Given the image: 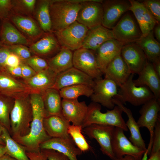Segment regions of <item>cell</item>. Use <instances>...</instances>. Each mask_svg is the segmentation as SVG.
Listing matches in <instances>:
<instances>
[{
	"label": "cell",
	"mask_w": 160,
	"mask_h": 160,
	"mask_svg": "<svg viewBox=\"0 0 160 160\" xmlns=\"http://www.w3.org/2000/svg\"><path fill=\"white\" fill-rule=\"evenodd\" d=\"M30 97L33 111L30 132L26 136L14 140L24 146L26 152H37L40 151V144L51 137L47 133L44 127L43 121L45 115L41 94L31 93Z\"/></svg>",
	"instance_id": "obj_1"
},
{
	"label": "cell",
	"mask_w": 160,
	"mask_h": 160,
	"mask_svg": "<svg viewBox=\"0 0 160 160\" xmlns=\"http://www.w3.org/2000/svg\"><path fill=\"white\" fill-rule=\"evenodd\" d=\"M32 119L30 95L15 99L10 116V135L14 139L29 133Z\"/></svg>",
	"instance_id": "obj_2"
},
{
	"label": "cell",
	"mask_w": 160,
	"mask_h": 160,
	"mask_svg": "<svg viewBox=\"0 0 160 160\" xmlns=\"http://www.w3.org/2000/svg\"><path fill=\"white\" fill-rule=\"evenodd\" d=\"M81 0H50L52 31L60 30L76 21Z\"/></svg>",
	"instance_id": "obj_3"
},
{
	"label": "cell",
	"mask_w": 160,
	"mask_h": 160,
	"mask_svg": "<svg viewBox=\"0 0 160 160\" xmlns=\"http://www.w3.org/2000/svg\"><path fill=\"white\" fill-rule=\"evenodd\" d=\"M86 117L82 125L83 128L92 124L109 125L120 127L124 131L128 129L122 116L123 111L119 106H115L105 113L101 112V106L98 103L92 102L88 106Z\"/></svg>",
	"instance_id": "obj_4"
},
{
	"label": "cell",
	"mask_w": 160,
	"mask_h": 160,
	"mask_svg": "<svg viewBox=\"0 0 160 160\" xmlns=\"http://www.w3.org/2000/svg\"><path fill=\"white\" fill-rule=\"evenodd\" d=\"M134 74L131 73L127 80L119 87L117 95L114 98L124 104L128 102L135 106L143 105L155 98L147 86H137L133 82Z\"/></svg>",
	"instance_id": "obj_5"
},
{
	"label": "cell",
	"mask_w": 160,
	"mask_h": 160,
	"mask_svg": "<svg viewBox=\"0 0 160 160\" xmlns=\"http://www.w3.org/2000/svg\"><path fill=\"white\" fill-rule=\"evenodd\" d=\"M89 29L77 21L53 32L61 47L74 51L82 47Z\"/></svg>",
	"instance_id": "obj_6"
},
{
	"label": "cell",
	"mask_w": 160,
	"mask_h": 160,
	"mask_svg": "<svg viewBox=\"0 0 160 160\" xmlns=\"http://www.w3.org/2000/svg\"><path fill=\"white\" fill-rule=\"evenodd\" d=\"M73 67L83 72L94 80L102 79L103 74L98 66L95 51L81 48L74 51Z\"/></svg>",
	"instance_id": "obj_7"
},
{
	"label": "cell",
	"mask_w": 160,
	"mask_h": 160,
	"mask_svg": "<svg viewBox=\"0 0 160 160\" xmlns=\"http://www.w3.org/2000/svg\"><path fill=\"white\" fill-rule=\"evenodd\" d=\"M115 127L93 124L84 128V134L89 138L95 139L102 153L112 160H115L111 147V141Z\"/></svg>",
	"instance_id": "obj_8"
},
{
	"label": "cell",
	"mask_w": 160,
	"mask_h": 160,
	"mask_svg": "<svg viewBox=\"0 0 160 160\" xmlns=\"http://www.w3.org/2000/svg\"><path fill=\"white\" fill-rule=\"evenodd\" d=\"M160 100L154 98L143 105L139 111L140 116L137 122L140 128L145 127L150 134L149 143L146 153L149 155L152 149L154 130L156 123L159 116Z\"/></svg>",
	"instance_id": "obj_9"
},
{
	"label": "cell",
	"mask_w": 160,
	"mask_h": 160,
	"mask_svg": "<svg viewBox=\"0 0 160 160\" xmlns=\"http://www.w3.org/2000/svg\"><path fill=\"white\" fill-rule=\"evenodd\" d=\"M103 0H81L76 21L89 29L102 24Z\"/></svg>",
	"instance_id": "obj_10"
},
{
	"label": "cell",
	"mask_w": 160,
	"mask_h": 160,
	"mask_svg": "<svg viewBox=\"0 0 160 160\" xmlns=\"http://www.w3.org/2000/svg\"><path fill=\"white\" fill-rule=\"evenodd\" d=\"M121 128L115 127L111 141L113 153L116 159L126 155L132 156L137 160H142L146 151L134 145L125 135Z\"/></svg>",
	"instance_id": "obj_11"
},
{
	"label": "cell",
	"mask_w": 160,
	"mask_h": 160,
	"mask_svg": "<svg viewBox=\"0 0 160 160\" xmlns=\"http://www.w3.org/2000/svg\"><path fill=\"white\" fill-rule=\"evenodd\" d=\"M111 30L114 39L124 45L135 43L142 36L140 29L128 13L122 17Z\"/></svg>",
	"instance_id": "obj_12"
},
{
	"label": "cell",
	"mask_w": 160,
	"mask_h": 160,
	"mask_svg": "<svg viewBox=\"0 0 160 160\" xmlns=\"http://www.w3.org/2000/svg\"><path fill=\"white\" fill-rule=\"evenodd\" d=\"M33 92L23 80L0 70V93L15 99L26 97Z\"/></svg>",
	"instance_id": "obj_13"
},
{
	"label": "cell",
	"mask_w": 160,
	"mask_h": 160,
	"mask_svg": "<svg viewBox=\"0 0 160 160\" xmlns=\"http://www.w3.org/2000/svg\"><path fill=\"white\" fill-rule=\"evenodd\" d=\"M95 84L90 97L92 102L101 104L113 109L115 104L112 99L118 94L117 86L113 81L106 79L94 80Z\"/></svg>",
	"instance_id": "obj_14"
},
{
	"label": "cell",
	"mask_w": 160,
	"mask_h": 160,
	"mask_svg": "<svg viewBox=\"0 0 160 160\" xmlns=\"http://www.w3.org/2000/svg\"><path fill=\"white\" fill-rule=\"evenodd\" d=\"M103 17L101 25L112 29L118 20L125 12L129 10L131 4L127 0H103Z\"/></svg>",
	"instance_id": "obj_15"
},
{
	"label": "cell",
	"mask_w": 160,
	"mask_h": 160,
	"mask_svg": "<svg viewBox=\"0 0 160 160\" xmlns=\"http://www.w3.org/2000/svg\"><path fill=\"white\" fill-rule=\"evenodd\" d=\"M121 55L131 73L134 74H138L148 61L142 49L135 43L124 45Z\"/></svg>",
	"instance_id": "obj_16"
},
{
	"label": "cell",
	"mask_w": 160,
	"mask_h": 160,
	"mask_svg": "<svg viewBox=\"0 0 160 160\" xmlns=\"http://www.w3.org/2000/svg\"><path fill=\"white\" fill-rule=\"evenodd\" d=\"M78 84L94 87V80L83 72L74 67L57 74L53 87L58 90L64 87Z\"/></svg>",
	"instance_id": "obj_17"
},
{
	"label": "cell",
	"mask_w": 160,
	"mask_h": 160,
	"mask_svg": "<svg viewBox=\"0 0 160 160\" xmlns=\"http://www.w3.org/2000/svg\"><path fill=\"white\" fill-rule=\"evenodd\" d=\"M63 116L74 125H81L86 117L88 107L85 101L79 102L78 99L62 100Z\"/></svg>",
	"instance_id": "obj_18"
},
{
	"label": "cell",
	"mask_w": 160,
	"mask_h": 160,
	"mask_svg": "<svg viewBox=\"0 0 160 160\" xmlns=\"http://www.w3.org/2000/svg\"><path fill=\"white\" fill-rule=\"evenodd\" d=\"M61 47L52 32L45 33L43 37L30 47L31 52L42 58H50L57 54Z\"/></svg>",
	"instance_id": "obj_19"
},
{
	"label": "cell",
	"mask_w": 160,
	"mask_h": 160,
	"mask_svg": "<svg viewBox=\"0 0 160 160\" xmlns=\"http://www.w3.org/2000/svg\"><path fill=\"white\" fill-rule=\"evenodd\" d=\"M40 148V150H54L63 154L70 160H79L77 156L80 155L82 153L76 147L72 138L65 139L51 138L42 143Z\"/></svg>",
	"instance_id": "obj_20"
},
{
	"label": "cell",
	"mask_w": 160,
	"mask_h": 160,
	"mask_svg": "<svg viewBox=\"0 0 160 160\" xmlns=\"http://www.w3.org/2000/svg\"><path fill=\"white\" fill-rule=\"evenodd\" d=\"M123 46L116 40L112 39L104 43L95 51L98 66L103 74L109 64L121 54Z\"/></svg>",
	"instance_id": "obj_21"
},
{
	"label": "cell",
	"mask_w": 160,
	"mask_h": 160,
	"mask_svg": "<svg viewBox=\"0 0 160 160\" xmlns=\"http://www.w3.org/2000/svg\"><path fill=\"white\" fill-rule=\"evenodd\" d=\"M129 10L133 13L139 24L142 36L147 35L158 23L152 16L140 1L129 0Z\"/></svg>",
	"instance_id": "obj_22"
},
{
	"label": "cell",
	"mask_w": 160,
	"mask_h": 160,
	"mask_svg": "<svg viewBox=\"0 0 160 160\" xmlns=\"http://www.w3.org/2000/svg\"><path fill=\"white\" fill-rule=\"evenodd\" d=\"M131 74L120 54L109 64L104 74V78L112 80L119 87L127 80Z\"/></svg>",
	"instance_id": "obj_23"
},
{
	"label": "cell",
	"mask_w": 160,
	"mask_h": 160,
	"mask_svg": "<svg viewBox=\"0 0 160 160\" xmlns=\"http://www.w3.org/2000/svg\"><path fill=\"white\" fill-rule=\"evenodd\" d=\"M138 74V78L133 80L135 85L147 86L151 91L155 98L160 100V77L155 71L152 63L148 61Z\"/></svg>",
	"instance_id": "obj_24"
},
{
	"label": "cell",
	"mask_w": 160,
	"mask_h": 160,
	"mask_svg": "<svg viewBox=\"0 0 160 160\" xmlns=\"http://www.w3.org/2000/svg\"><path fill=\"white\" fill-rule=\"evenodd\" d=\"M8 20L24 33L29 40L34 41L44 33L38 24L30 17L11 12Z\"/></svg>",
	"instance_id": "obj_25"
},
{
	"label": "cell",
	"mask_w": 160,
	"mask_h": 160,
	"mask_svg": "<svg viewBox=\"0 0 160 160\" xmlns=\"http://www.w3.org/2000/svg\"><path fill=\"white\" fill-rule=\"evenodd\" d=\"M70 125L63 116H51L45 117L43 121L44 130L51 138H71L68 132Z\"/></svg>",
	"instance_id": "obj_26"
},
{
	"label": "cell",
	"mask_w": 160,
	"mask_h": 160,
	"mask_svg": "<svg viewBox=\"0 0 160 160\" xmlns=\"http://www.w3.org/2000/svg\"><path fill=\"white\" fill-rule=\"evenodd\" d=\"M57 75L49 68L36 73L31 78L23 81L33 92L41 93L53 88Z\"/></svg>",
	"instance_id": "obj_27"
},
{
	"label": "cell",
	"mask_w": 160,
	"mask_h": 160,
	"mask_svg": "<svg viewBox=\"0 0 160 160\" xmlns=\"http://www.w3.org/2000/svg\"><path fill=\"white\" fill-rule=\"evenodd\" d=\"M114 39L111 29L102 25L89 29L82 48L95 51L105 41Z\"/></svg>",
	"instance_id": "obj_28"
},
{
	"label": "cell",
	"mask_w": 160,
	"mask_h": 160,
	"mask_svg": "<svg viewBox=\"0 0 160 160\" xmlns=\"http://www.w3.org/2000/svg\"><path fill=\"white\" fill-rule=\"evenodd\" d=\"M1 44L10 46L15 44L27 45L30 42L8 20L2 21L0 32Z\"/></svg>",
	"instance_id": "obj_29"
},
{
	"label": "cell",
	"mask_w": 160,
	"mask_h": 160,
	"mask_svg": "<svg viewBox=\"0 0 160 160\" xmlns=\"http://www.w3.org/2000/svg\"><path fill=\"white\" fill-rule=\"evenodd\" d=\"M40 93L43 101L45 117L52 116H63L59 90L52 88Z\"/></svg>",
	"instance_id": "obj_30"
},
{
	"label": "cell",
	"mask_w": 160,
	"mask_h": 160,
	"mask_svg": "<svg viewBox=\"0 0 160 160\" xmlns=\"http://www.w3.org/2000/svg\"><path fill=\"white\" fill-rule=\"evenodd\" d=\"M112 101L115 105L119 106L127 116L128 119L126 124L130 132L129 141L135 146L146 152L147 148L141 136L140 128L135 121L131 111L116 99L113 98Z\"/></svg>",
	"instance_id": "obj_31"
},
{
	"label": "cell",
	"mask_w": 160,
	"mask_h": 160,
	"mask_svg": "<svg viewBox=\"0 0 160 160\" xmlns=\"http://www.w3.org/2000/svg\"><path fill=\"white\" fill-rule=\"evenodd\" d=\"M73 51L61 47L57 54L47 60L49 68L57 74L73 67Z\"/></svg>",
	"instance_id": "obj_32"
},
{
	"label": "cell",
	"mask_w": 160,
	"mask_h": 160,
	"mask_svg": "<svg viewBox=\"0 0 160 160\" xmlns=\"http://www.w3.org/2000/svg\"><path fill=\"white\" fill-rule=\"evenodd\" d=\"M153 30L142 36L135 43L142 49L149 62L153 63L160 59V44L155 38Z\"/></svg>",
	"instance_id": "obj_33"
},
{
	"label": "cell",
	"mask_w": 160,
	"mask_h": 160,
	"mask_svg": "<svg viewBox=\"0 0 160 160\" xmlns=\"http://www.w3.org/2000/svg\"><path fill=\"white\" fill-rule=\"evenodd\" d=\"M1 137L5 143L6 154L17 160H30L27 155L25 148L14 140L4 127Z\"/></svg>",
	"instance_id": "obj_34"
},
{
	"label": "cell",
	"mask_w": 160,
	"mask_h": 160,
	"mask_svg": "<svg viewBox=\"0 0 160 160\" xmlns=\"http://www.w3.org/2000/svg\"><path fill=\"white\" fill-rule=\"evenodd\" d=\"M50 0L39 1L36 12L38 24L45 33L52 32V24L49 12Z\"/></svg>",
	"instance_id": "obj_35"
},
{
	"label": "cell",
	"mask_w": 160,
	"mask_h": 160,
	"mask_svg": "<svg viewBox=\"0 0 160 160\" xmlns=\"http://www.w3.org/2000/svg\"><path fill=\"white\" fill-rule=\"evenodd\" d=\"M61 98L64 99H78L81 96L90 97L93 93V89L83 84H78L67 87L59 90Z\"/></svg>",
	"instance_id": "obj_36"
},
{
	"label": "cell",
	"mask_w": 160,
	"mask_h": 160,
	"mask_svg": "<svg viewBox=\"0 0 160 160\" xmlns=\"http://www.w3.org/2000/svg\"><path fill=\"white\" fill-rule=\"evenodd\" d=\"M15 99L0 93V124L10 135V116Z\"/></svg>",
	"instance_id": "obj_37"
},
{
	"label": "cell",
	"mask_w": 160,
	"mask_h": 160,
	"mask_svg": "<svg viewBox=\"0 0 160 160\" xmlns=\"http://www.w3.org/2000/svg\"><path fill=\"white\" fill-rule=\"evenodd\" d=\"M81 125H70L68 132L76 147L81 151L85 152L90 149V146L81 133Z\"/></svg>",
	"instance_id": "obj_38"
},
{
	"label": "cell",
	"mask_w": 160,
	"mask_h": 160,
	"mask_svg": "<svg viewBox=\"0 0 160 160\" xmlns=\"http://www.w3.org/2000/svg\"><path fill=\"white\" fill-rule=\"evenodd\" d=\"M36 2L35 0H12V10L18 14L30 15L34 11Z\"/></svg>",
	"instance_id": "obj_39"
},
{
	"label": "cell",
	"mask_w": 160,
	"mask_h": 160,
	"mask_svg": "<svg viewBox=\"0 0 160 160\" xmlns=\"http://www.w3.org/2000/svg\"><path fill=\"white\" fill-rule=\"evenodd\" d=\"M29 66L36 73L49 68L46 59L38 56H31L23 61Z\"/></svg>",
	"instance_id": "obj_40"
},
{
	"label": "cell",
	"mask_w": 160,
	"mask_h": 160,
	"mask_svg": "<svg viewBox=\"0 0 160 160\" xmlns=\"http://www.w3.org/2000/svg\"><path fill=\"white\" fill-rule=\"evenodd\" d=\"M152 16L158 22L160 21V0H145L140 1Z\"/></svg>",
	"instance_id": "obj_41"
},
{
	"label": "cell",
	"mask_w": 160,
	"mask_h": 160,
	"mask_svg": "<svg viewBox=\"0 0 160 160\" xmlns=\"http://www.w3.org/2000/svg\"><path fill=\"white\" fill-rule=\"evenodd\" d=\"M8 46L10 51L17 55L22 61H24L32 56L29 48L25 45L15 44Z\"/></svg>",
	"instance_id": "obj_42"
},
{
	"label": "cell",
	"mask_w": 160,
	"mask_h": 160,
	"mask_svg": "<svg viewBox=\"0 0 160 160\" xmlns=\"http://www.w3.org/2000/svg\"><path fill=\"white\" fill-rule=\"evenodd\" d=\"M160 151V119L158 118L155 125L154 130L153 142L150 155Z\"/></svg>",
	"instance_id": "obj_43"
},
{
	"label": "cell",
	"mask_w": 160,
	"mask_h": 160,
	"mask_svg": "<svg viewBox=\"0 0 160 160\" xmlns=\"http://www.w3.org/2000/svg\"><path fill=\"white\" fill-rule=\"evenodd\" d=\"M12 8V0H0V20L8 19Z\"/></svg>",
	"instance_id": "obj_44"
},
{
	"label": "cell",
	"mask_w": 160,
	"mask_h": 160,
	"mask_svg": "<svg viewBox=\"0 0 160 160\" xmlns=\"http://www.w3.org/2000/svg\"><path fill=\"white\" fill-rule=\"evenodd\" d=\"M40 151L45 155L48 160H70L63 154L54 150L44 149Z\"/></svg>",
	"instance_id": "obj_45"
},
{
	"label": "cell",
	"mask_w": 160,
	"mask_h": 160,
	"mask_svg": "<svg viewBox=\"0 0 160 160\" xmlns=\"http://www.w3.org/2000/svg\"><path fill=\"white\" fill-rule=\"evenodd\" d=\"M11 52L8 46L0 45V70L4 71L6 67L7 59Z\"/></svg>",
	"instance_id": "obj_46"
},
{
	"label": "cell",
	"mask_w": 160,
	"mask_h": 160,
	"mask_svg": "<svg viewBox=\"0 0 160 160\" xmlns=\"http://www.w3.org/2000/svg\"><path fill=\"white\" fill-rule=\"evenodd\" d=\"M21 68L22 79L27 80L33 76L36 73L28 64L21 61L20 64Z\"/></svg>",
	"instance_id": "obj_47"
},
{
	"label": "cell",
	"mask_w": 160,
	"mask_h": 160,
	"mask_svg": "<svg viewBox=\"0 0 160 160\" xmlns=\"http://www.w3.org/2000/svg\"><path fill=\"white\" fill-rule=\"evenodd\" d=\"M21 61V60L17 55L11 52L7 59L6 66L11 67L17 66L20 65Z\"/></svg>",
	"instance_id": "obj_48"
},
{
	"label": "cell",
	"mask_w": 160,
	"mask_h": 160,
	"mask_svg": "<svg viewBox=\"0 0 160 160\" xmlns=\"http://www.w3.org/2000/svg\"><path fill=\"white\" fill-rule=\"evenodd\" d=\"M4 71L15 78L22 79L21 68L20 64L16 67L7 66Z\"/></svg>",
	"instance_id": "obj_49"
},
{
	"label": "cell",
	"mask_w": 160,
	"mask_h": 160,
	"mask_svg": "<svg viewBox=\"0 0 160 160\" xmlns=\"http://www.w3.org/2000/svg\"><path fill=\"white\" fill-rule=\"evenodd\" d=\"M26 154L30 160H48L41 151L37 152H26Z\"/></svg>",
	"instance_id": "obj_50"
},
{
	"label": "cell",
	"mask_w": 160,
	"mask_h": 160,
	"mask_svg": "<svg viewBox=\"0 0 160 160\" xmlns=\"http://www.w3.org/2000/svg\"><path fill=\"white\" fill-rule=\"evenodd\" d=\"M154 27V33L156 39L158 41H160V23L157 24Z\"/></svg>",
	"instance_id": "obj_51"
},
{
	"label": "cell",
	"mask_w": 160,
	"mask_h": 160,
	"mask_svg": "<svg viewBox=\"0 0 160 160\" xmlns=\"http://www.w3.org/2000/svg\"><path fill=\"white\" fill-rule=\"evenodd\" d=\"M157 74L160 77V59L152 63Z\"/></svg>",
	"instance_id": "obj_52"
},
{
	"label": "cell",
	"mask_w": 160,
	"mask_h": 160,
	"mask_svg": "<svg viewBox=\"0 0 160 160\" xmlns=\"http://www.w3.org/2000/svg\"><path fill=\"white\" fill-rule=\"evenodd\" d=\"M148 160H160V151L151 155Z\"/></svg>",
	"instance_id": "obj_53"
},
{
	"label": "cell",
	"mask_w": 160,
	"mask_h": 160,
	"mask_svg": "<svg viewBox=\"0 0 160 160\" xmlns=\"http://www.w3.org/2000/svg\"><path fill=\"white\" fill-rule=\"evenodd\" d=\"M6 153V149L5 146L0 144V157Z\"/></svg>",
	"instance_id": "obj_54"
},
{
	"label": "cell",
	"mask_w": 160,
	"mask_h": 160,
	"mask_svg": "<svg viewBox=\"0 0 160 160\" xmlns=\"http://www.w3.org/2000/svg\"><path fill=\"white\" fill-rule=\"evenodd\" d=\"M115 160H137L132 156L129 155H126L120 159H116Z\"/></svg>",
	"instance_id": "obj_55"
},
{
	"label": "cell",
	"mask_w": 160,
	"mask_h": 160,
	"mask_svg": "<svg viewBox=\"0 0 160 160\" xmlns=\"http://www.w3.org/2000/svg\"><path fill=\"white\" fill-rule=\"evenodd\" d=\"M0 160H17L8 155L5 154L0 157Z\"/></svg>",
	"instance_id": "obj_56"
},
{
	"label": "cell",
	"mask_w": 160,
	"mask_h": 160,
	"mask_svg": "<svg viewBox=\"0 0 160 160\" xmlns=\"http://www.w3.org/2000/svg\"><path fill=\"white\" fill-rule=\"evenodd\" d=\"M3 127L0 124V144L5 145V143L1 137V135Z\"/></svg>",
	"instance_id": "obj_57"
},
{
	"label": "cell",
	"mask_w": 160,
	"mask_h": 160,
	"mask_svg": "<svg viewBox=\"0 0 160 160\" xmlns=\"http://www.w3.org/2000/svg\"><path fill=\"white\" fill-rule=\"evenodd\" d=\"M1 45V43H0V45Z\"/></svg>",
	"instance_id": "obj_58"
}]
</instances>
